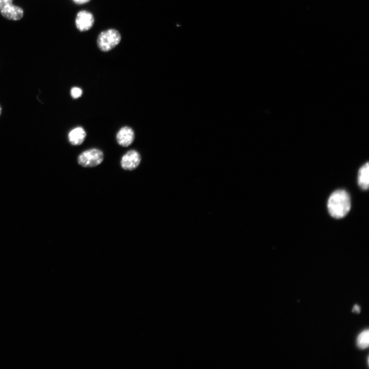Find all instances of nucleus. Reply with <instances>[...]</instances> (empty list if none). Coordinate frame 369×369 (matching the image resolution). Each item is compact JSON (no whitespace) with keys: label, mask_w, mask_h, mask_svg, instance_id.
Wrapping results in <instances>:
<instances>
[{"label":"nucleus","mask_w":369,"mask_h":369,"mask_svg":"<svg viewBox=\"0 0 369 369\" xmlns=\"http://www.w3.org/2000/svg\"><path fill=\"white\" fill-rule=\"evenodd\" d=\"M351 202L349 194L343 190H338L330 196L328 202L330 214L336 219L346 216L351 209Z\"/></svg>","instance_id":"1"},{"label":"nucleus","mask_w":369,"mask_h":369,"mask_svg":"<svg viewBox=\"0 0 369 369\" xmlns=\"http://www.w3.org/2000/svg\"><path fill=\"white\" fill-rule=\"evenodd\" d=\"M121 41L120 33L115 29L102 32L98 36L97 45L103 52H108L115 48Z\"/></svg>","instance_id":"2"},{"label":"nucleus","mask_w":369,"mask_h":369,"mask_svg":"<svg viewBox=\"0 0 369 369\" xmlns=\"http://www.w3.org/2000/svg\"><path fill=\"white\" fill-rule=\"evenodd\" d=\"M103 152L97 148H92L82 153L78 158V163L85 168L95 167L103 161Z\"/></svg>","instance_id":"3"},{"label":"nucleus","mask_w":369,"mask_h":369,"mask_svg":"<svg viewBox=\"0 0 369 369\" xmlns=\"http://www.w3.org/2000/svg\"><path fill=\"white\" fill-rule=\"evenodd\" d=\"M13 0H0V13L6 19L12 21L21 20L24 15L23 9L13 4Z\"/></svg>","instance_id":"4"},{"label":"nucleus","mask_w":369,"mask_h":369,"mask_svg":"<svg viewBox=\"0 0 369 369\" xmlns=\"http://www.w3.org/2000/svg\"><path fill=\"white\" fill-rule=\"evenodd\" d=\"M141 160L140 153L135 150H131L122 157L121 166L125 170L133 171L139 166Z\"/></svg>","instance_id":"5"},{"label":"nucleus","mask_w":369,"mask_h":369,"mask_svg":"<svg viewBox=\"0 0 369 369\" xmlns=\"http://www.w3.org/2000/svg\"><path fill=\"white\" fill-rule=\"evenodd\" d=\"M95 19L92 13L82 11L79 12L76 18V25L77 29L84 32L91 30L94 26Z\"/></svg>","instance_id":"6"},{"label":"nucleus","mask_w":369,"mask_h":369,"mask_svg":"<svg viewBox=\"0 0 369 369\" xmlns=\"http://www.w3.org/2000/svg\"><path fill=\"white\" fill-rule=\"evenodd\" d=\"M116 139L118 144L121 146L129 147L133 143L135 139L134 131L128 126L123 127L117 133Z\"/></svg>","instance_id":"7"},{"label":"nucleus","mask_w":369,"mask_h":369,"mask_svg":"<svg viewBox=\"0 0 369 369\" xmlns=\"http://www.w3.org/2000/svg\"><path fill=\"white\" fill-rule=\"evenodd\" d=\"M86 133L82 127H77L72 130L69 134L70 143L74 146H79L83 144L86 138Z\"/></svg>","instance_id":"8"},{"label":"nucleus","mask_w":369,"mask_h":369,"mask_svg":"<svg viewBox=\"0 0 369 369\" xmlns=\"http://www.w3.org/2000/svg\"><path fill=\"white\" fill-rule=\"evenodd\" d=\"M358 183L363 190H367L369 186V164H364L359 170Z\"/></svg>","instance_id":"9"},{"label":"nucleus","mask_w":369,"mask_h":369,"mask_svg":"<svg viewBox=\"0 0 369 369\" xmlns=\"http://www.w3.org/2000/svg\"><path fill=\"white\" fill-rule=\"evenodd\" d=\"M369 344V331L365 330L359 334L357 338V345L360 349L367 348Z\"/></svg>","instance_id":"10"},{"label":"nucleus","mask_w":369,"mask_h":369,"mask_svg":"<svg viewBox=\"0 0 369 369\" xmlns=\"http://www.w3.org/2000/svg\"><path fill=\"white\" fill-rule=\"evenodd\" d=\"M71 95L73 99H77L82 97L83 91L79 88L74 87L73 88L71 91Z\"/></svg>","instance_id":"11"},{"label":"nucleus","mask_w":369,"mask_h":369,"mask_svg":"<svg viewBox=\"0 0 369 369\" xmlns=\"http://www.w3.org/2000/svg\"><path fill=\"white\" fill-rule=\"evenodd\" d=\"M73 1L77 4L83 5L88 3L90 0H73Z\"/></svg>","instance_id":"12"},{"label":"nucleus","mask_w":369,"mask_h":369,"mask_svg":"<svg viewBox=\"0 0 369 369\" xmlns=\"http://www.w3.org/2000/svg\"><path fill=\"white\" fill-rule=\"evenodd\" d=\"M352 311H353V312H355V313H359L360 312V307H359L358 305H354V306L353 307Z\"/></svg>","instance_id":"13"},{"label":"nucleus","mask_w":369,"mask_h":369,"mask_svg":"<svg viewBox=\"0 0 369 369\" xmlns=\"http://www.w3.org/2000/svg\"><path fill=\"white\" fill-rule=\"evenodd\" d=\"M2 107H1V106H0V115H1V114H2Z\"/></svg>","instance_id":"14"}]
</instances>
